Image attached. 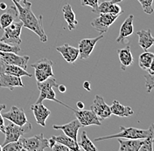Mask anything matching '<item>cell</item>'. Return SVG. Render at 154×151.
<instances>
[{"mask_svg": "<svg viewBox=\"0 0 154 151\" xmlns=\"http://www.w3.org/2000/svg\"><path fill=\"white\" fill-rule=\"evenodd\" d=\"M19 11L18 19L23 23V26L32 31L37 34L41 42L45 43L48 41V36L45 32L42 23V16L36 17L32 11V3L27 0H21L22 5L15 0H11Z\"/></svg>", "mask_w": 154, "mask_h": 151, "instance_id": "6da1fadb", "label": "cell"}, {"mask_svg": "<svg viewBox=\"0 0 154 151\" xmlns=\"http://www.w3.org/2000/svg\"><path fill=\"white\" fill-rule=\"evenodd\" d=\"M154 132V123L151 124L148 129H139L137 128H125L121 126L120 132L116 133L115 134L101 136L95 138L96 142H100L108 139L113 138H124V139H144L149 137Z\"/></svg>", "mask_w": 154, "mask_h": 151, "instance_id": "7a4b0ae2", "label": "cell"}, {"mask_svg": "<svg viewBox=\"0 0 154 151\" xmlns=\"http://www.w3.org/2000/svg\"><path fill=\"white\" fill-rule=\"evenodd\" d=\"M58 86L59 85L56 82V80L54 77H49L48 80H46L42 82H37V86H38V89L39 91V96L35 103H42V101L45 100L54 101H56L57 103L63 105L66 107H68L69 109H71L73 111V109H74L73 107H69L68 105L63 103L56 99V95H55L54 88L58 87Z\"/></svg>", "mask_w": 154, "mask_h": 151, "instance_id": "3957f363", "label": "cell"}, {"mask_svg": "<svg viewBox=\"0 0 154 151\" xmlns=\"http://www.w3.org/2000/svg\"><path fill=\"white\" fill-rule=\"evenodd\" d=\"M22 27L23 23L19 19L13 21L9 26L4 29V34L0 38V41L8 43L11 45L19 46L22 43L20 38Z\"/></svg>", "mask_w": 154, "mask_h": 151, "instance_id": "277c9868", "label": "cell"}, {"mask_svg": "<svg viewBox=\"0 0 154 151\" xmlns=\"http://www.w3.org/2000/svg\"><path fill=\"white\" fill-rule=\"evenodd\" d=\"M31 130H32V124L28 122L23 126H19V125L11 122L5 128L4 134H5V138L2 146L9 142L19 141V139L22 135H24L26 133H29Z\"/></svg>", "mask_w": 154, "mask_h": 151, "instance_id": "5b68a950", "label": "cell"}, {"mask_svg": "<svg viewBox=\"0 0 154 151\" xmlns=\"http://www.w3.org/2000/svg\"><path fill=\"white\" fill-rule=\"evenodd\" d=\"M19 141L21 142L25 151H43L48 148V139L44 137L43 134L30 138L20 137Z\"/></svg>", "mask_w": 154, "mask_h": 151, "instance_id": "8992f818", "label": "cell"}, {"mask_svg": "<svg viewBox=\"0 0 154 151\" xmlns=\"http://www.w3.org/2000/svg\"><path fill=\"white\" fill-rule=\"evenodd\" d=\"M54 62L48 59H41L37 63L32 65V67L35 70V78L37 82H42L48 80L49 77H54L53 72Z\"/></svg>", "mask_w": 154, "mask_h": 151, "instance_id": "52a82bcc", "label": "cell"}, {"mask_svg": "<svg viewBox=\"0 0 154 151\" xmlns=\"http://www.w3.org/2000/svg\"><path fill=\"white\" fill-rule=\"evenodd\" d=\"M119 16L120 15L112 13H100V16L91 22V26L103 34L109 30V26L115 22Z\"/></svg>", "mask_w": 154, "mask_h": 151, "instance_id": "ba28073f", "label": "cell"}, {"mask_svg": "<svg viewBox=\"0 0 154 151\" xmlns=\"http://www.w3.org/2000/svg\"><path fill=\"white\" fill-rule=\"evenodd\" d=\"M90 109L96 113V115L102 121L108 119L111 116V111L109 105H107L104 99L101 95H96Z\"/></svg>", "mask_w": 154, "mask_h": 151, "instance_id": "9c48e42d", "label": "cell"}, {"mask_svg": "<svg viewBox=\"0 0 154 151\" xmlns=\"http://www.w3.org/2000/svg\"><path fill=\"white\" fill-rule=\"evenodd\" d=\"M73 112L75 114L76 119L79 121V122L82 124V127H88V126H101V120L96 115L92 110H84L79 109L75 110L73 109Z\"/></svg>", "mask_w": 154, "mask_h": 151, "instance_id": "30bf717a", "label": "cell"}, {"mask_svg": "<svg viewBox=\"0 0 154 151\" xmlns=\"http://www.w3.org/2000/svg\"><path fill=\"white\" fill-rule=\"evenodd\" d=\"M103 38V35L101 34L98 37L93 38H83L79 42L78 45V49H79V57L81 59H88L94 48L96 47V43Z\"/></svg>", "mask_w": 154, "mask_h": 151, "instance_id": "8fae6325", "label": "cell"}, {"mask_svg": "<svg viewBox=\"0 0 154 151\" xmlns=\"http://www.w3.org/2000/svg\"><path fill=\"white\" fill-rule=\"evenodd\" d=\"M30 57L29 56H19L15 53H5V52H0V60L1 63H6L11 65H16L23 69L27 68Z\"/></svg>", "mask_w": 154, "mask_h": 151, "instance_id": "7c38bea8", "label": "cell"}, {"mask_svg": "<svg viewBox=\"0 0 154 151\" xmlns=\"http://www.w3.org/2000/svg\"><path fill=\"white\" fill-rule=\"evenodd\" d=\"M2 116L5 119L10 121L11 122L19 125V126H23L28 122L23 108L18 107L16 106L11 107L8 112L2 113Z\"/></svg>", "mask_w": 154, "mask_h": 151, "instance_id": "4fadbf2b", "label": "cell"}, {"mask_svg": "<svg viewBox=\"0 0 154 151\" xmlns=\"http://www.w3.org/2000/svg\"><path fill=\"white\" fill-rule=\"evenodd\" d=\"M53 128L57 130H62L66 135L71 137L75 141H77L78 131L82 128V124L79 122L77 119H75L71 121L70 122L64 124V125H54Z\"/></svg>", "mask_w": 154, "mask_h": 151, "instance_id": "5bb4252c", "label": "cell"}, {"mask_svg": "<svg viewBox=\"0 0 154 151\" xmlns=\"http://www.w3.org/2000/svg\"><path fill=\"white\" fill-rule=\"evenodd\" d=\"M31 110L32 111L34 118L38 125L46 127V122L48 116L51 114V111L42 103H35L32 105Z\"/></svg>", "mask_w": 154, "mask_h": 151, "instance_id": "9a60e30c", "label": "cell"}, {"mask_svg": "<svg viewBox=\"0 0 154 151\" xmlns=\"http://www.w3.org/2000/svg\"><path fill=\"white\" fill-rule=\"evenodd\" d=\"M19 18V11L17 7L14 5L7 6L5 12L0 16V30H4Z\"/></svg>", "mask_w": 154, "mask_h": 151, "instance_id": "2e32d148", "label": "cell"}, {"mask_svg": "<svg viewBox=\"0 0 154 151\" xmlns=\"http://www.w3.org/2000/svg\"><path fill=\"white\" fill-rule=\"evenodd\" d=\"M56 50L64 58L67 63L74 64L79 58V49L74 47H71L68 44H64L61 47H56Z\"/></svg>", "mask_w": 154, "mask_h": 151, "instance_id": "e0dca14e", "label": "cell"}, {"mask_svg": "<svg viewBox=\"0 0 154 151\" xmlns=\"http://www.w3.org/2000/svg\"><path fill=\"white\" fill-rule=\"evenodd\" d=\"M17 86H24L21 77L5 74H0V88H8L11 91H12L14 87Z\"/></svg>", "mask_w": 154, "mask_h": 151, "instance_id": "ac0fdd59", "label": "cell"}, {"mask_svg": "<svg viewBox=\"0 0 154 151\" xmlns=\"http://www.w3.org/2000/svg\"><path fill=\"white\" fill-rule=\"evenodd\" d=\"M133 19H134V16L132 14H131L128 16L127 19H125V22L122 24V26L120 27V31H119V35L116 38L117 43L123 42L125 38L131 36V34H133V32H134Z\"/></svg>", "mask_w": 154, "mask_h": 151, "instance_id": "d6986e66", "label": "cell"}, {"mask_svg": "<svg viewBox=\"0 0 154 151\" xmlns=\"http://www.w3.org/2000/svg\"><path fill=\"white\" fill-rule=\"evenodd\" d=\"M11 74V75L18 76V77H22V76H26L30 78L32 77V74L26 72V69H23L22 67L16 66V65H11V64H6V63H1L0 74Z\"/></svg>", "mask_w": 154, "mask_h": 151, "instance_id": "ffe728a7", "label": "cell"}, {"mask_svg": "<svg viewBox=\"0 0 154 151\" xmlns=\"http://www.w3.org/2000/svg\"><path fill=\"white\" fill-rule=\"evenodd\" d=\"M120 144V151H139L140 147L144 143V139H126L116 138Z\"/></svg>", "mask_w": 154, "mask_h": 151, "instance_id": "44dd1931", "label": "cell"}, {"mask_svg": "<svg viewBox=\"0 0 154 151\" xmlns=\"http://www.w3.org/2000/svg\"><path fill=\"white\" fill-rule=\"evenodd\" d=\"M96 13H112L121 15L124 13V11L118 4L111 3L110 1H103V3L99 4Z\"/></svg>", "mask_w": 154, "mask_h": 151, "instance_id": "7402d4cb", "label": "cell"}, {"mask_svg": "<svg viewBox=\"0 0 154 151\" xmlns=\"http://www.w3.org/2000/svg\"><path fill=\"white\" fill-rule=\"evenodd\" d=\"M117 53H118V58H119L120 64H121V68L122 70L125 71L126 70V68L131 66L134 61V58L132 56V53L131 51V47L126 46L125 48L117 50Z\"/></svg>", "mask_w": 154, "mask_h": 151, "instance_id": "603a6c76", "label": "cell"}, {"mask_svg": "<svg viewBox=\"0 0 154 151\" xmlns=\"http://www.w3.org/2000/svg\"><path fill=\"white\" fill-rule=\"evenodd\" d=\"M138 36V45L144 51H147L153 46L154 38L152 36L151 30H140L137 32Z\"/></svg>", "mask_w": 154, "mask_h": 151, "instance_id": "cb8c5ba5", "label": "cell"}, {"mask_svg": "<svg viewBox=\"0 0 154 151\" xmlns=\"http://www.w3.org/2000/svg\"><path fill=\"white\" fill-rule=\"evenodd\" d=\"M109 107H110L111 113L118 117H129L134 113V111L132 110L131 107L124 106L116 100L113 101V103Z\"/></svg>", "mask_w": 154, "mask_h": 151, "instance_id": "d4e9b609", "label": "cell"}, {"mask_svg": "<svg viewBox=\"0 0 154 151\" xmlns=\"http://www.w3.org/2000/svg\"><path fill=\"white\" fill-rule=\"evenodd\" d=\"M62 11H63V16H64V19L67 22V28L69 31H73L75 29L76 25H78V21L75 19V13L73 11L72 7L70 5H65L62 8Z\"/></svg>", "mask_w": 154, "mask_h": 151, "instance_id": "484cf974", "label": "cell"}, {"mask_svg": "<svg viewBox=\"0 0 154 151\" xmlns=\"http://www.w3.org/2000/svg\"><path fill=\"white\" fill-rule=\"evenodd\" d=\"M52 137L54 139V141H55V142H60V143H61V144H63V145L67 146L69 150H72V151L81 150V148H80V146H79V144H78L77 141H75L74 139H72L71 137H69V136L66 135L65 134H60V135H57V136L53 135Z\"/></svg>", "mask_w": 154, "mask_h": 151, "instance_id": "4316f807", "label": "cell"}, {"mask_svg": "<svg viewBox=\"0 0 154 151\" xmlns=\"http://www.w3.org/2000/svg\"><path fill=\"white\" fill-rule=\"evenodd\" d=\"M81 149H83L85 151H96L97 148L94 145V143L91 142V140L88 137L87 133L85 131H82L81 134V141L80 143H78Z\"/></svg>", "mask_w": 154, "mask_h": 151, "instance_id": "83f0119b", "label": "cell"}, {"mask_svg": "<svg viewBox=\"0 0 154 151\" xmlns=\"http://www.w3.org/2000/svg\"><path fill=\"white\" fill-rule=\"evenodd\" d=\"M154 59V53L151 52H144L142 54H140V56L138 58V65L143 69L146 70L149 68V66L151 65L152 59Z\"/></svg>", "mask_w": 154, "mask_h": 151, "instance_id": "f1b7e54d", "label": "cell"}, {"mask_svg": "<svg viewBox=\"0 0 154 151\" xmlns=\"http://www.w3.org/2000/svg\"><path fill=\"white\" fill-rule=\"evenodd\" d=\"M21 49L19 46L16 45H11L8 43L0 41V52H5V53H19Z\"/></svg>", "mask_w": 154, "mask_h": 151, "instance_id": "f546056e", "label": "cell"}, {"mask_svg": "<svg viewBox=\"0 0 154 151\" xmlns=\"http://www.w3.org/2000/svg\"><path fill=\"white\" fill-rule=\"evenodd\" d=\"M2 151H25L21 142L19 141L9 142L2 146Z\"/></svg>", "mask_w": 154, "mask_h": 151, "instance_id": "4dcf8cb0", "label": "cell"}, {"mask_svg": "<svg viewBox=\"0 0 154 151\" xmlns=\"http://www.w3.org/2000/svg\"><path fill=\"white\" fill-rule=\"evenodd\" d=\"M137 1L141 5L143 11L146 14H152L153 12V7H152L153 0H137Z\"/></svg>", "mask_w": 154, "mask_h": 151, "instance_id": "1f68e13d", "label": "cell"}, {"mask_svg": "<svg viewBox=\"0 0 154 151\" xmlns=\"http://www.w3.org/2000/svg\"><path fill=\"white\" fill-rule=\"evenodd\" d=\"M144 79H145L146 91H147V93H151V91L154 88V74H144Z\"/></svg>", "mask_w": 154, "mask_h": 151, "instance_id": "d6a6232c", "label": "cell"}, {"mask_svg": "<svg viewBox=\"0 0 154 151\" xmlns=\"http://www.w3.org/2000/svg\"><path fill=\"white\" fill-rule=\"evenodd\" d=\"M82 6H89L92 8V12L96 13L99 5V0H81Z\"/></svg>", "mask_w": 154, "mask_h": 151, "instance_id": "836d02e7", "label": "cell"}, {"mask_svg": "<svg viewBox=\"0 0 154 151\" xmlns=\"http://www.w3.org/2000/svg\"><path fill=\"white\" fill-rule=\"evenodd\" d=\"M5 107H6L5 104H0V131L2 133H5V123H4V117L2 116L1 112L4 109H5Z\"/></svg>", "mask_w": 154, "mask_h": 151, "instance_id": "e575fe53", "label": "cell"}, {"mask_svg": "<svg viewBox=\"0 0 154 151\" xmlns=\"http://www.w3.org/2000/svg\"><path fill=\"white\" fill-rule=\"evenodd\" d=\"M51 149L54 151H69L67 146H65V145L57 142H55V144L53 146V148Z\"/></svg>", "mask_w": 154, "mask_h": 151, "instance_id": "d590c367", "label": "cell"}, {"mask_svg": "<svg viewBox=\"0 0 154 151\" xmlns=\"http://www.w3.org/2000/svg\"><path fill=\"white\" fill-rule=\"evenodd\" d=\"M82 86H83V88H84L85 90H87V91H88V92L91 91V85H90V82H89V81H88V80L84 81Z\"/></svg>", "mask_w": 154, "mask_h": 151, "instance_id": "8d00e7d4", "label": "cell"}, {"mask_svg": "<svg viewBox=\"0 0 154 151\" xmlns=\"http://www.w3.org/2000/svg\"><path fill=\"white\" fill-rule=\"evenodd\" d=\"M147 72H148V74H154V59H152V61L151 65L149 66V68L147 69Z\"/></svg>", "mask_w": 154, "mask_h": 151, "instance_id": "74e56055", "label": "cell"}, {"mask_svg": "<svg viewBox=\"0 0 154 151\" xmlns=\"http://www.w3.org/2000/svg\"><path fill=\"white\" fill-rule=\"evenodd\" d=\"M55 141H54V139L53 138V137H51L50 139H48V148H50V149H52L53 148V146L55 144Z\"/></svg>", "mask_w": 154, "mask_h": 151, "instance_id": "f35d334b", "label": "cell"}, {"mask_svg": "<svg viewBox=\"0 0 154 151\" xmlns=\"http://www.w3.org/2000/svg\"><path fill=\"white\" fill-rule=\"evenodd\" d=\"M58 89L60 93H65L67 91V87L64 85H59L58 86Z\"/></svg>", "mask_w": 154, "mask_h": 151, "instance_id": "ab89813d", "label": "cell"}, {"mask_svg": "<svg viewBox=\"0 0 154 151\" xmlns=\"http://www.w3.org/2000/svg\"><path fill=\"white\" fill-rule=\"evenodd\" d=\"M76 107L78 109H83L84 108V103L82 101H78V102H76Z\"/></svg>", "mask_w": 154, "mask_h": 151, "instance_id": "60d3db41", "label": "cell"}, {"mask_svg": "<svg viewBox=\"0 0 154 151\" xmlns=\"http://www.w3.org/2000/svg\"><path fill=\"white\" fill-rule=\"evenodd\" d=\"M6 8H7V5H6L5 3H4V2H1V3H0V10L5 11Z\"/></svg>", "mask_w": 154, "mask_h": 151, "instance_id": "b9f144b4", "label": "cell"}, {"mask_svg": "<svg viewBox=\"0 0 154 151\" xmlns=\"http://www.w3.org/2000/svg\"><path fill=\"white\" fill-rule=\"evenodd\" d=\"M123 0H111L110 2L111 3H115V4H118V3H120V2H122Z\"/></svg>", "mask_w": 154, "mask_h": 151, "instance_id": "7bdbcfd3", "label": "cell"}, {"mask_svg": "<svg viewBox=\"0 0 154 151\" xmlns=\"http://www.w3.org/2000/svg\"><path fill=\"white\" fill-rule=\"evenodd\" d=\"M15 1H17L18 3H20V2H21V0H15Z\"/></svg>", "mask_w": 154, "mask_h": 151, "instance_id": "ee69618b", "label": "cell"}, {"mask_svg": "<svg viewBox=\"0 0 154 151\" xmlns=\"http://www.w3.org/2000/svg\"><path fill=\"white\" fill-rule=\"evenodd\" d=\"M0 151H2V146L0 145Z\"/></svg>", "mask_w": 154, "mask_h": 151, "instance_id": "f6af8a7d", "label": "cell"}, {"mask_svg": "<svg viewBox=\"0 0 154 151\" xmlns=\"http://www.w3.org/2000/svg\"><path fill=\"white\" fill-rule=\"evenodd\" d=\"M152 7H153V9H154V0H153V3H152Z\"/></svg>", "mask_w": 154, "mask_h": 151, "instance_id": "bcb514c9", "label": "cell"}, {"mask_svg": "<svg viewBox=\"0 0 154 151\" xmlns=\"http://www.w3.org/2000/svg\"><path fill=\"white\" fill-rule=\"evenodd\" d=\"M153 45H154V41H153Z\"/></svg>", "mask_w": 154, "mask_h": 151, "instance_id": "7dc6e473", "label": "cell"}]
</instances>
